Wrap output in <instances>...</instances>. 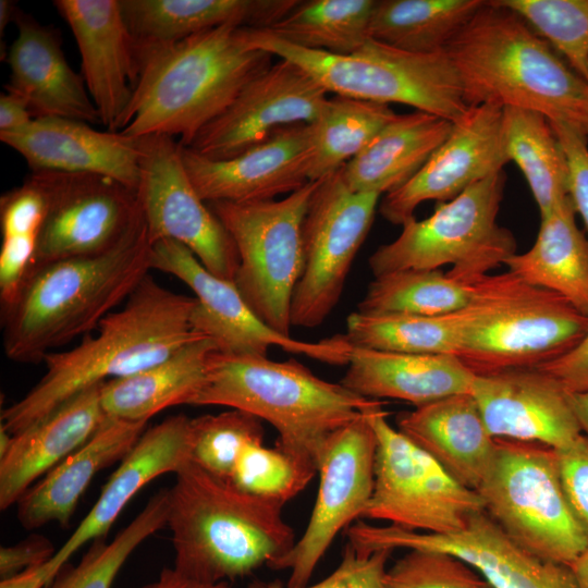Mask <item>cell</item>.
Returning a JSON list of instances; mask_svg holds the SVG:
<instances>
[{"mask_svg":"<svg viewBox=\"0 0 588 588\" xmlns=\"http://www.w3.org/2000/svg\"><path fill=\"white\" fill-rule=\"evenodd\" d=\"M506 175L497 172L455 198L438 203L426 219L415 217L401 234L369 257L375 277L403 270H436L451 265L453 279L474 284L514 254L513 233L498 223Z\"/></svg>","mask_w":588,"mask_h":588,"instance_id":"30bf717a","label":"cell"},{"mask_svg":"<svg viewBox=\"0 0 588 588\" xmlns=\"http://www.w3.org/2000/svg\"><path fill=\"white\" fill-rule=\"evenodd\" d=\"M375 4L376 0H299L267 30L304 49L348 56L371 38Z\"/></svg>","mask_w":588,"mask_h":588,"instance_id":"74e56055","label":"cell"},{"mask_svg":"<svg viewBox=\"0 0 588 588\" xmlns=\"http://www.w3.org/2000/svg\"><path fill=\"white\" fill-rule=\"evenodd\" d=\"M139 138L143 156L136 193L150 244L176 241L211 273L234 282L236 247L195 189L183 163L182 145L168 135Z\"/></svg>","mask_w":588,"mask_h":588,"instance_id":"9a60e30c","label":"cell"},{"mask_svg":"<svg viewBox=\"0 0 588 588\" xmlns=\"http://www.w3.org/2000/svg\"><path fill=\"white\" fill-rule=\"evenodd\" d=\"M147 422L106 418L94 436L59 463L16 502L20 524L34 530L49 523L66 526L93 478L121 461Z\"/></svg>","mask_w":588,"mask_h":588,"instance_id":"f546056e","label":"cell"},{"mask_svg":"<svg viewBox=\"0 0 588 588\" xmlns=\"http://www.w3.org/2000/svg\"><path fill=\"white\" fill-rule=\"evenodd\" d=\"M381 195L354 192L341 169L320 179L304 220V269L291 305L292 327L315 328L336 306Z\"/></svg>","mask_w":588,"mask_h":588,"instance_id":"4fadbf2b","label":"cell"},{"mask_svg":"<svg viewBox=\"0 0 588 588\" xmlns=\"http://www.w3.org/2000/svg\"><path fill=\"white\" fill-rule=\"evenodd\" d=\"M468 306L437 316L363 314L356 310L347 317L344 334L355 347L456 355L469 318Z\"/></svg>","mask_w":588,"mask_h":588,"instance_id":"8d00e7d4","label":"cell"},{"mask_svg":"<svg viewBox=\"0 0 588 588\" xmlns=\"http://www.w3.org/2000/svg\"><path fill=\"white\" fill-rule=\"evenodd\" d=\"M317 471L315 466L275 445L250 442L241 450L229 481L244 492L285 505Z\"/></svg>","mask_w":588,"mask_h":588,"instance_id":"7bdbcfd3","label":"cell"},{"mask_svg":"<svg viewBox=\"0 0 588 588\" xmlns=\"http://www.w3.org/2000/svg\"><path fill=\"white\" fill-rule=\"evenodd\" d=\"M191 420L180 414L145 430L74 532L56 552L68 562L83 544L103 538L124 506L147 483L167 473H177L191 461Z\"/></svg>","mask_w":588,"mask_h":588,"instance_id":"4316f807","label":"cell"},{"mask_svg":"<svg viewBox=\"0 0 588 588\" xmlns=\"http://www.w3.org/2000/svg\"><path fill=\"white\" fill-rule=\"evenodd\" d=\"M54 554L52 542L39 534H32L13 546L1 547V580L40 566L47 563Z\"/></svg>","mask_w":588,"mask_h":588,"instance_id":"f907efd6","label":"cell"},{"mask_svg":"<svg viewBox=\"0 0 588 588\" xmlns=\"http://www.w3.org/2000/svg\"><path fill=\"white\" fill-rule=\"evenodd\" d=\"M47 215V198L34 174L0 198V228L2 238H37Z\"/></svg>","mask_w":588,"mask_h":588,"instance_id":"7dc6e473","label":"cell"},{"mask_svg":"<svg viewBox=\"0 0 588 588\" xmlns=\"http://www.w3.org/2000/svg\"><path fill=\"white\" fill-rule=\"evenodd\" d=\"M261 421L253 414L235 408L192 418L191 461L208 473L230 480L243 446L264 442Z\"/></svg>","mask_w":588,"mask_h":588,"instance_id":"ee69618b","label":"cell"},{"mask_svg":"<svg viewBox=\"0 0 588 588\" xmlns=\"http://www.w3.org/2000/svg\"><path fill=\"white\" fill-rule=\"evenodd\" d=\"M385 404L317 377L296 359L215 352L187 405L253 414L278 432L275 446L315 466L328 439L366 411Z\"/></svg>","mask_w":588,"mask_h":588,"instance_id":"8992f818","label":"cell"},{"mask_svg":"<svg viewBox=\"0 0 588 588\" xmlns=\"http://www.w3.org/2000/svg\"><path fill=\"white\" fill-rule=\"evenodd\" d=\"M0 139L25 159L32 172L96 174L137 191L140 138L98 131L77 120L41 117L25 130L1 135Z\"/></svg>","mask_w":588,"mask_h":588,"instance_id":"cb8c5ba5","label":"cell"},{"mask_svg":"<svg viewBox=\"0 0 588 588\" xmlns=\"http://www.w3.org/2000/svg\"><path fill=\"white\" fill-rule=\"evenodd\" d=\"M385 103L335 95L311 123L314 154L310 181L341 169L356 157L395 118Z\"/></svg>","mask_w":588,"mask_h":588,"instance_id":"f35d334b","label":"cell"},{"mask_svg":"<svg viewBox=\"0 0 588 588\" xmlns=\"http://www.w3.org/2000/svg\"><path fill=\"white\" fill-rule=\"evenodd\" d=\"M383 588H492L474 567L441 551L413 549L383 577Z\"/></svg>","mask_w":588,"mask_h":588,"instance_id":"f6af8a7d","label":"cell"},{"mask_svg":"<svg viewBox=\"0 0 588 588\" xmlns=\"http://www.w3.org/2000/svg\"><path fill=\"white\" fill-rule=\"evenodd\" d=\"M502 136L510 161L522 171L540 217L568 197V164L550 121L540 112L502 108Z\"/></svg>","mask_w":588,"mask_h":588,"instance_id":"e575fe53","label":"cell"},{"mask_svg":"<svg viewBox=\"0 0 588 588\" xmlns=\"http://www.w3.org/2000/svg\"><path fill=\"white\" fill-rule=\"evenodd\" d=\"M318 181L281 199L207 203L236 247L238 292L260 319L284 335H291L292 298L305 261L304 220Z\"/></svg>","mask_w":588,"mask_h":588,"instance_id":"8fae6325","label":"cell"},{"mask_svg":"<svg viewBox=\"0 0 588 588\" xmlns=\"http://www.w3.org/2000/svg\"><path fill=\"white\" fill-rule=\"evenodd\" d=\"M81 54V69L100 123L120 132L138 78L133 38L120 0H57Z\"/></svg>","mask_w":588,"mask_h":588,"instance_id":"7402d4cb","label":"cell"},{"mask_svg":"<svg viewBox=\"0 0 588 588\" xmlns=\"http://www.w3.org/2000/svg\"><path fill=\"white\" fill-rule=\"evenodd\" d=\"M297 3L298 0H120L137 58L229 23L269 29Z\"/></svg>","mask_w":588,"mask_h":588,"instance_id":"83f0119b","label":"cell"},{"mask_svg":"<svg viewBox=\"0 0 588 588\" xmlns=\"http://www.w3.org/2000/svg\"><path fill=\"white\" fill-rule=\"evenodd\" d=\"M34 115L27 102L20 96L4 91L0 95V136L25 130Z\"/></svg>","mask_w":588,"mask_h":588,"instance_id":"f5cc1de1","label":"cell"},{"mask_svg":"<svg viewBox=\"0 0 588 588\" xmlns=\"http://www.w3.org/2000/svg\"><path fill=\"white\" fill-rule=\"evenodd\" d=\"M470 394L494 439L559 449L583 433L567 392L537 368L475 375Z\"/></svg>","mask_w":588,"mask_h":588,"instance_id":"603a6c76","label":"cell"},{"mask_svg":"<svg viewBox=\"0 0 588 588\" xmlns=\"http://www.w3.org/2000/svg\"><path fill=\"white\" fill-rule=\"evenodd\" d=\"M229 23L142 53L133 99L120 133L168 135L187 147L241 89L272 64Z\"/></svg>","mask_w":588,"mask_h":588,"instance_id":"7a4b0ae2","label":"cell"},{"mask_svg":"<svg viewBox=\"0 0 588 588\" xmlns=\"http://www.w3.org/2000/svg\"><path fill=\"white\" fill-rule=\"evenodd\" d=\"M397 429L433 457L455 480L477 490L494 454L470 393L450 395L396 416Z\"/></svg>","mask_w":588,"mask_h":588,"instance_id":"f1b7e54d","label":"cell"},{"mask_svg":"<svg viewBox=\"0 0 588 588\" xmlns=\"http://www.w3.org/2000/svg\"><path fill=\"white\" fill-rule=\"evenodd\" d=\"M483 0H378L370 37L415 53L444 51Z\"/></svg>","mask_w":588,"mask_h":588,"instance_id":"d590c367","label":"cell"},{"mask_svg":"<svg viewBox=\"0 0 588 588\" xmlns=\"http://www.w3.org/2000/svg\"><path fill=\"white\" fill-rule=\"evenodd\" d=\"M328 99L308 72L280 59L250 79L187 147L211 160L230 159L284 126L316 122Z\"/></svg>","mask_w":588,"mask_h":588,"instance_id":"d6986e66","label":"cell"},{"mask_svg":"<svg viewBox=\"0 0 588 588\" xmlns=\"http://www.w3.org/2000/svg\"><path fill=\"white\" fill-rule=\"evenodd\" d=\"M473 373L451 354H409L353 346L340 381L368 399H393L416 407L470 393Z\"/></svg>","mask_w":588,"mask_h":588,"instance_id":"4dcf8cb0","label":"cell"},{"mask_svg":"<svg viewBox=\"0 0 588 588\" xmlns=\"http://www.w3.org/2000/svg\"><path fill=\"white\" fill-rule=\"evenodd\" d=\"M555 452L565 495L588 534V437L581 433Z\"/></svg>","mask_w":588,"mask_h":588,"instance_id":"c3c4849f","label":"cell"},{"mask_svg":"<svg viewBox=\"0 0 588 588\" xmlns=\"http://www.w3.org/2000/svg\"><path fill=\"white\" fill-rule=\"evenodd\" d=\"M383 405L366 412L377 437L375 485L363 517L406 530L448 535L485 511L480 495L393 428Z\"/></svg>","mask_w":588,"mask_h":588,"instance_id":"7c38bea8","label":"cell"},{"mask_svg":"<svg viewBox=\"0 0 588 588\" xmlns=\"http://www.w3.org/2000/svg\"><path fill=\"white\" fill-rule=\"evenodd\" d=\"M586 82V93H585V99H584V106H583V112H581V122L580 127L585 135L588 137V71L585 76Z\"/></svg>","mask_w":588,"mask_h":588,"instance_id":"91938a15","label":"cell"},{"mask_svg":"<svg viewBox=\"0 0 588 588\" xmlns=\"http://www.w3.org/2000/svg\"><path fill=\"white\" fill-rule=\"evenodd\" d=\"M196 306L195 297L177 294L148 274L77 345L46 355L44 376L2 411L1 427L17 433L79 392L144 370L206 338L194 327Z\"/></svg>","mask_w":588,"mask_h":588,"instance_id":"6da1fadb","label":"cell"},{"mask_svg":"<svg viewBox=\"0 0 588 588\" xmlns=\"http://www.w3.org/2000/svg\"><path fill=\"white\" fill-rule=\"evenodd\" d=\"M216 342L200 338L162 362L136 373L102 383L100 397L108 417L147 422L157 413L188 404L199 389Z\"/></svg>","mask_w":588,"mask_h":588,"instance_id":"836d02e7","label":"cell"},{"mask_svg":"<svg viewBox=\"0 0 588 588\" xmlns=\"http://www.w3.org/2000/svg\"><path fill=\"white\" fill-rule=\"evenodd\" d=\"M536 368L553 378L568 393L587 392L588 330L571 351Z\"/></svg>","mask_w":588,"mask_h":588,"instance_id":"816d5d0a","label":"cell"},{"mask_svg":"<svg viewBox=\"0 0 588 588\" xmlns=\"http://www.w3.org/2000/svg\"><path fill=\"white\" fill-rule=\"evenodd\" d=\"M569 567L577 588H588V547Z\"/></svg>","mask_w":588,"mask_h":588,"instance_id":"6f0895ef","label":"cell"},{"mask_svg":"<svg viewBox=\"0 0 588 588\" xmlns=\"http://www.w3.org/2000/svg\"><path fill=\"white\" fill-rule=\"evenodd\" d=\"M168 510L169 489H161L110 542L93 540L83 559L75 566L65 564L45 588H111L136 548L167 525Z\"/></svg>","mask_w":588,"mask_h":588,"instance_id":"60d3db41","label":"cell"},{"mask_svg":"<svg viewBox=\"0 0 588 588\" xmlns=\"http://www.w3.org/2000/svg\"><path fill=\"white\" fill-rule=\"evenodd\" d=\"M311 124L284 126L262 143L225 160L208 159L182 146L186 172L206 203L275 199L310 181Z\"/></svg>","mask_w":588,"mask_h":588,"instance_id":"44dd1931","label":"cell"},{"mask_svg":"<svg viewBox=\"0 0 588 588\" xmlns=\"http://www.w3.org/2000/svg\"><path fill=\"white\" fill-rule=\"evenodd\" d=\"M66 563L52 556L47 563L0 581V588H45Z\"/></svg>","mask_w":588,"mask_h":588,"instance_id":"db71d44e","label":"cell"},{"mask_svg":"<svg viewBox=\"0 0 588 588\" xmlns=\"http://www.w3.org/2000/svg\"><path fill=\"white\" fill-rule=\"evenodd\" d=\"M475 294V283L460 282L439 269L395 271L375 277L357 311L445 315L467 307Z\"/></svg>","mask_w":588,"mask_h":588,"instance_id":"ab89813d","label":"cell"},{"mask_svg":"<svg viewBox=\"0 0 588 588\" xmlns=\"http://www.w3.org/2000/svg\"><path fill=\"white\" fill-rule=\"evenodd\" d=\"M17 36L7 54V91L23 98L34 118L59 117L100 123L83 76L69 64L57 30L16 9Z\"/></svg>","mask_w":588,"mask_h":588,"instance_id":"d4e9b609","label":"cell"},{"mask_svg":"<svg viewBox=\"0 0 588 588\" xmlns=\"http://www.w3.org/2000/svg\"><path fill=\"white\" fill-rule=\"evenodd\" d=\"M567 399L584 434L588 437V391L568 393Z\"/></svg>","mask_w":588,"mask_h":588,"instance_id":"9f6ffc18","label":"cell"},{"mask_svg":"<svg viewBox=\"0 0 588 588\" xmlns=\"http://www.w3.org/2000/svg\"><path fill=\"white\" fill-rule=\"evenodd\" d=\"M284 505L244 492L192 461L169 489L174 568L206 583L246 577L295 544Z\"/></svg>","mask_w":588,"mask_h":588,"instance_id":"277c9868","label":"cell"},{"mask_svg":"<svg viewBox=\"0 0 588 588\" xmlns=\"http://www.w3.org/2000/svg\"><path fill=\"white\" fill-rule=\"evenodd\" d=\"M150 265L151 269L176 277L195 293L194 327L213 340L221 353L268 356L271 347H279L324 364L350 362L353 346L345 334L307 342L275 331L250 308L233 281L211 273L176 241L151 244Z\"/></svg>","mask_w":588,"mask_h":588,"instance_id":"5bb4252c","label":"cell"},{"mask_svg":"<svg viewBox=\"0 0 588 588\" xmlns=\"http://www.w3.org/2000/svg\"><path fill=\"white\" fill-rule=\"evenodd\" d=\"M146 225L115 248L33 267L16 296L1 306L3 350L20 364H36L100 321L149 274Z\"/></svg>","mask_w":588,"mask_h":588,"instance_id":"3957f363","label":"cell"},{"mask_svg":"<svg viewBox=\"0 0 588 588\" xmlns=\"http://www.w3.org/2000/svg\"><path fill=\"white\" fill-rule=\"evenodd\" d=\"M346 537L366 551L403 548L450 553L474 567L492 588H577L571 567L522 549L485 511L454 534H425L358 520L348 526Z\"/></svg>","mask_w":588,"mask_h":588,"instance_id":"ac0fdd59","label":"cell"},{"mask_svg":"<svg viewBox=\"0 0 588 588\" xmlns=\"http://www.w3.org/2000/svg\"><path fill=\"white\" fill-rule=\"evenodd\" d=\"M393 550H360L347 542L336 569L323 580L302 588H383L387 563ZM246 588H286L280 580L252 581Z\"/></svg>","mask_w":588,"mask_h":588,"instance_id":"bcb514c9","label":"cell"},{"mask_svg":"<svg viewBox=\"0 0 588 588\" xmlns=\"http://www.w3.org/2000/svg\"><path fill=\"white\" fill-rule=\"evenodd\" d=\"M16 5L13 1L1 0L0 1V36L2 38L3 32L7 28L8 24L14 20L16 12Z\"/></svg>","mask_w":588,"mask_h":588,"instance_id":"680465c9","label":"cell"},{"mask_svg":"<svg viewBox=\"0 0 588 588\" xmlns=\"http://www.w3.org/2000/svg\"><path fill=\"white\" fill-rule=\"evenodd\" d=\"M476 492L497 525L543 561L569 567L588 547V534L565 495L551 446L495 439L491 464Z\"/></svg>","mask_w":588,"mask_h":588,"instance_id":"9c48e42d","label":"cell"},{"mask_svg":"<svg viewBox=\"0 0 588 588\" xmlns=\"http://www.w3.org/2000/svg\"><path fill=\"white\" fill-rule=\"evenodd\" d=\"M504 265L527 284L561 295L588 317V238L576 223L569 196L540 217L532 246Z\"/></svg>","mask_w":588,"mask_h":588,"instance_id":"d6a6232c","label":"cell"},{"mask_svg":"<svg viewBox=\"0 0 588 588\" xmlns=\"http://www.w3.org/2000/svg\"><path fill=\"white\" fill-rule=\"evenodd\" d=\"M97 384L12 434L0 455V509L16 504L32 485L86 443L107 418Z\"/></svg>","mask_w":588,"mask_h":588,"instance_id":"484cf974","label":"cell"},{"mask_svg":"<svg viewBox=\"0 0 588 588\" xmlns=\"http://www.w3.org/2000/svg\"><path fill=\"white\" fill-rule=\"evenodd\" d=\"M32 174L44 188L47 215L30 268L107 253L145 223L137 193L115 180L87 173Z\"/></svg>","mask_w":588,"mask_h":588,"instance_id":"2e32d148","label":"cell"},{"mask_svg":"<svg viewBox=\"0 0 588 588\" xmlns=\"http://www.w3.org/2000/svg\"><path fill=\"white\" fill-rule=\"evenodd\" d=\"M444 51L469 108H524L581 128L585 79L497 0L485 1Z\"/></svg>","mask_w":588,"mask_h":588,"instance_id":"5b68a950","label":"cell"},{"mask_svg":"<svg viewBox=\"0 0 588 588\" xmlns=\"http://www.w3.org/2000/svg\"><path fill=\"white\" fill-rule=\"evenodd\" d=\"M451 128V121L427 112L396 114L341 168L342 177L354 192H393L421 169Z\"/></svg>","mask_w":588,"mask_h":588,"instance_id":"1f68e13d","label":"cell"},{"mask_svg":"<svg viewBox=\"0 0 588 588\" xmlns=\"http://www.w3.org/2000/svg\"><path fill=\"white\" fill-rule=\"evenodd\" d=\"M366 412L326 442L318 462L317 499L306 529L287 553L268 565L272 569L290 571L286 588L308 585L335 536L363 517L370 501L377 437Z\"/></svg>","mask_w":588,"mask_h":588,"instance_id":"e0dca14e","label":"cell"},{"mask_svg":"<svg viewBox=\"0 0 588 588\" xmlns=\"http://www.w3.org/2000/svg\"><path fill=\"white\" fill-rule=\"evenodd\" d=\"M139 588H231L228 581L206 583L191 578L173 568L164 567L158 578Z\"/></svg>","mask_w":588,"mask_h":588,"instance_id":"11a10c76","label":"cell"},{"mask_svg":"<svg viewBox=\"0 0 588 588\" xmlns=\"http://www.w3.org/2000/svg\"><path fill=\"white\" fill-rule=\"evenodd\" d=\"M247 42L294 62L328 93L379 103H402L452 123L469 107L445 51L415 53L372 38L355 53L338 56L304 49L267 29L244 28Z\"/></svg>","mask_w":588,"mask_h":588,"instance_id":"ba28073f","label":"cell"},{"mask_svg":"<svg viewBox=\"0 0 588 588\" xmlns=\"http://www.w3.org/2000/svg\"><path fill=\"white\" fill-rule=\"evenodd\" d=\"M475 284L455 355L475 375L536 368L571 351L588 330V317L567 299L510 271Z\"/></svg>","mask_w":588,"mask_h":588,"instance_id":"52a82bcc","label":"cell"},{"mask_svg":"<svg viewBox=\"0 0 588 588\" xmlns=\"http://www.w3.org/2000/svg\"><path fill=\"white\" fill-rule=\"evenodd\" d=\"M502 136V108L470 107L452 123L446 139L404 185L379 201L381 216L403 225L424 201H449L509 163Z\"/></svg>","mask_w":588,"mask_h":588,"instance_id":"ffe728a7","label":"cell"},{"mask_svg":"<svg viewBox=\"0 0 588 588\" xmlns=\"http://www.w3.org/2000/svg\"><path fill=\"white\" fill-rule=\"evenodd\" d=\"M550 124L568 164V196L588 231V137L581 128L563 122Z\"/></svg>","mask_w":588,"mask_h":588,"instance_id":"681fc988","label":"cell"},{"mask_svg":"<svg viewBox=\"0 0 588 588\" xmlns=\"http://www.w3.org/2000/svg\"><path fill=\"white\" fill-rule=\"evenodd\" d=\"M518 14L583 78L588 71V0H497Z\"/></svg>","mask_w":588,"mask_h":588,"instance_id":"b9f144b4","label":"cell"}]
</instances>
